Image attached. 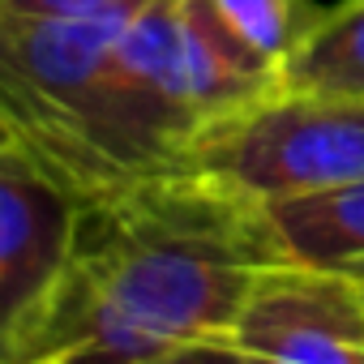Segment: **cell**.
I'll use <instances>...</instances> for the list:
<instances>
[{"label":"cell","mask_w":364,"mask_h":364,"mask_svg":"<svg viewBox=\"0 0 364 364\" xmlns=\"http://www.w3.org/2000/svg\"><path fill=\"white\" fill-rule=\"evenodd\" d=\"M291 266L270 210L167 163L77 198L65 266L14 364H154L228 343L262 274Z\"/></svg>","instance_id":"1"},{"label":"cell","mask_w":364,"mask_h":364,"mask_svg":"<svg viewBox=\"0 0 364 364\" xmlns=\"http://www.w3.org/2000/svg\"><path fill=\"white\" fill-rule=\"evenodd\" d=\"M129 14L48 18L0 0V120L77 198L180 163L193 137L124 65Z\"/></svg>","instance_id":"2"},{"label":"cell","mask_w":364,"mask_h":364,"mask_svg":"<svg viewBox=\"0 0 364 364\" xmlns=\"http://www.w3.org/2000/svg\"><path fill=\"white\" fill-rule=\"evenodd\" d=\"M283 86L330 99H364V0L321 9L287 56Z\"/></svg>","instance_id":"7"},{"label":"cell","mask_w":364,"mask_h":364,"mask_svg":"<svg viewBox=\"0 0 364 364\" xmlns=\"http://www.w3.org/2000/svg\"><path fill=\"white\" fill-rule=\"evenodd\" d=\"M245 364H364L355 274L279 266L262 274L228 338Z\"/></svg>","instance_id":"4"},{"label":"cell","mask_w":364,"mask_h":364,"mask_svg":"<svg viewBox=\"0 0 364 364\" xmlns=\"http://www.w3.org/2000/svg\"><path fill=\"white\" fill-rule=\"evenodd\" d=\"M180 163L270 206L364 176V99L270 90L206 120Z\"/></svg>","instance_id":"3"},{"label":"cell","mask_w":364,"mask_h":364,"mask_svg":"<svg viewBox=\"0 0 364 364\" xmlns=\"http://www.w3.org/2000/svg\"><path fill=\"white\" fill-rule=\"evenodd\" d=\"M5 5L48 18H107V14H129L146 0H5Z\"/></svg>","instance_id":"9"},{"label":"cell","mask_w":364,"mask_h":364,"mask_svg":"<svg viewBox=\"0 0 364 364\" xmlns=\"http://www.w3.org/2000/svg\"><path fill=\"white\" fill-rule=\"evenodd\" d=\"M77 219V193L31 150L0 146V364L43 309Z\"/></svg>","instance_id":"5"},{"label":"cell","mask_w":364,"mask_h":364,"mask_svg":"<svg viewBox=\"0 0 364 364\" xmlns=\"http://www.w3.org/2000/svg\"><path fill=\"white\" fill-rule=\"evenodd\" d=\"M210 364H245V360H240V351H236L232 343H219V351H215Z\"/></svg>","instance_id":"11"},{"label":"cell","mask_w":364,"mask_h":364,"mask_svg":"<svg viewBox=\"0 0 364 364\" xmlns=\"http://www.w3.org/2000/svg\"><path fill=\"white\" fill-rule=\"evenodd\" d=\"M215 351H219V343H198V347H185V351H171V355H163L154 364H210Z\"/></svg>","instance_id":"10"},{"label":"cell","mask_w":364,"mask_h":364,"mask_svg":"<svg viewBox=\"0 0 364 364\" xmlns=\"http://www.w3.org/2000/svg\"><path fill=\"white\" fill-rule=\"evenodd\" d=\"M355 283H360V296H364V270H360V274H355Z\"/></svg>","instance_id":"13"},{"label":"cell","mask_w":364,"mask_h":364,"mask_svg":"<svg viewBox=\"0 0 364 364\" xmlns=\"http://www.w3.org/2000/svg\"><path fill=\"white\" fill-rule=\"evenodd\" d=\"M291 262L313 270H364V176L266 206Z\"/></svg>","instance_id":"6"},{"label":"cell","mask_w":364,"mask_h":364,"mask_svg":"<svg viewBox=\"0 0 364 364\" xmlns=\"http://www.w3.org/2000/svg\"><path fill=\"white\" fill-rule=\"evenodd\" d=\"M210 5L279 73L296 52V43L309 35V26L321 18V9H313L309 0H210Z\"/></svg>","instance_id":"8"},{"label":"cell","mask_w":364,"mask_h":364,"mask_svg":"<svg viewBox=\"0 0 364 364\" xmlns=\"http://www.w3.org/2000/svg\"><path fill=\"white\" fill-rule=\"evenodd\" d=\"M0 146H14V133H9V124L0 120Z\"/></svg>","instance_id":"12"}]
</instances>
